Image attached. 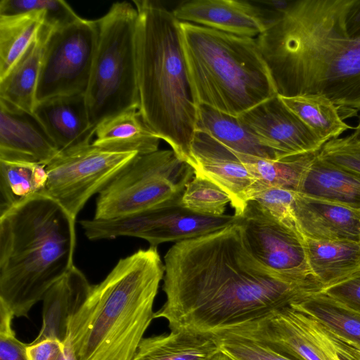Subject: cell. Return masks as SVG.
<instances>
[{
    "label": "cell",
    "mask_w": 360,
    "mask_h": 360,
    "mask_svg": "<svg viewBox=\"0 0 360 360\" xmlns=\"http://www.w3.org/2000/svg\"><path fill=\"white\" fill-rule=\"evenodd\" d=\"M297 193L360 210V175L335 166L317 154L305 172Z\"/></svg>",
    "instance_id": "7402d4cb"
},
{
    "label": "cell",
    "mask_w": 360,
    "mask_h": 360,
    "mask_svg": "<svg viewBox=\"0 0 360 360\" xmlns=\"http://www.w3.org/2000/svg\"><path fill=\"white\" fill-rule=\"evenodd\" d=\"M206 132L233 151L261 158L278 160L276 153L264 145L238 117L199 105L196 131Z\"/></svg>",
    "instance_id": "484cf974"
},
{
    "label": "cell",
    "mask_w": 360,
    "mask_h": 360,
    "mask_svg": "<svg viewBox=\"0 0 360 360\" xmlns=\"http://www.w3.org/2000/svg\"><path fill=\"white\" fill-rule=\"evenodd\" d=\"M297 193L284 188L266 187L254 192L249 200L256 201L278 220L296 224L292 206Z\"/></svg>",
    "instance_id": "d590c367"
},
{
    "label": "cell",
    "mask_w": 360,
    "mask_h": 360,
    "mask_svg": "<svg viewBox=\"0 0 360 360\" xmlns=\"http://www.w3.org/2000/svg\"><path fill=\"white\" fill-rule=\"evenodd\" d=\"M322 326L360 346V315L321 292L308 293L290 304Z\"/></svg>",
    "instance_id": "4dcf8cb0"
},
{
    "label": "cell",
    "mask_w": 360,
    "mask_h": 360,
    "mask_svg": "<svg viewBox=\"0 0 360 360\" xmlns=\"http://www.w3.org/2000/svg\"><path fill=\"white\" fill-rule=\"evenodd\" d=\"M13 313L0 303V360H29L27 344L20 341L12 327Z\"/></svg>",
    "instance_id": "8d00e7d4"
},
{
    "label": "cell",
    "mask_w": 360,
    "mask_h": 360,
    "mask_svg": "<svg viewBox=\"0 0 360 360\" xmlns=\"http://www.w3.org/2000/svg\"><path fill=\"white\" fill-rule=\"evenodd\" d=\"M98 38L97 20L79 16L51 30L44 48L36 103L58 96L85 94Z\"/></svg>",
    "instance_id": "30bf717a"
},
{
    "label": "cell",
    "mask_w": 360,
    "mask_h": 360,
    "mask_svg": "<svg viewBox=\"0 0 360 360\" xmlns=\"http://www.w3.org/2000/svg\"><path fill=\"white\" fill-rule=\"evenodd\" d=\"M304 240L308 264L321 290L360 270V243Z\"/></svg>",
    "instance_id": "cb8c5ba5"
},
{
    "label": "cell",
    "mask_w": 360,
    "mask_h": 360,
    "mask_svg": "<svg viewBox=\"0 0 360 360\" xmlns=\"http://www.w3.org/2000/svg\"><path fill=\"white\" fill-rule=\"evenodd\" d=\"M164 274L158 248L150 246L120 259L92 285L68 326L67 339L77 360H132L155 319Z\"/></svg>",
    "instance_id": "3957f363"
},
{
    "label": "cell",
    "mask_w": 360,
    "mask_h": 360,
    "mask_svg": "<svg viewBox=\"0 0 360 360\" xmlns=\"http://www.w3.org/2000/svg\"><path fill=\"white\" fill-rule=\"evenodd\" d=\"M221 332L260 341L295 360H343L323 326L291 304Z\"/></svg>",
    "instance_id": "4fadbf2b"
},
{
    "label": "cell",
    "mask_w": 360,
    "mask_h": 360,
    "mask_svg": "<svg viewBox=\"0 0 360 360\" xmlns=\"http://www.w3.org/2000/svg\"><path fill=\"white\" fill-rule=\"evenodd\" d=\"M44 23L55 27L52 15L44 10L0 15V79L25 51Z\"/></svg>",
    "instance_id": "4316f807"
},
{
    "label": "cell",
    "mask_w": 360,
    "mask_h": 360,
    "mask_svg": "<svg viewBox=\"0 0 360 360\" xmlns=\"http://www.w3.org/2000/svg\"><path fill=\"white\" fill-rule=\"evenodd\" d=\"M280 98L325 143L348 129H354L343 120L338 106L322 95L303 94Z\"/></svg>",
    "instance_id": "f546056e"
},
{
    "label": "cell",
    "mask_w": 360,
    "mask_h": 360,
    "mask_svg": "<svg viewBox=\"0 0 360 360\" xmlns=\"http://www.w3.org/2000/svg\"><path fill=\"white\" fill-rule=\"evenodd\" d=\"M139 110L150 129L193 167L197 103L184 51L180 22L160 3L134 0Z\"/></svg>",
    "instance_id": "5b68a950"
},
{
    "label": "cell",
    "mask_w": 360,
    "mask_h": 360,
    "mask_svg": "<svg viewBox=\"0 0 360 360\" xmlns=\"http://www.w3.org/2000/svg\"><path fill=\"white\" fill-rule=\"evenodd\" d=\"M212 360H231L229 359L226 355H225L221 352H219L217 353L212 359Z\"/></svg>",
    "instance_id": "7bdbcfd3"
},
{
    "label": "cell",
    "mask_w": 360,
    "mask_h": 360,
    "mask_svg": "<svg viewBox=\"0 0 360 360\" xmlns=\"http://www.w3.org/2000/svg\"><path fill=\"white\" fill-rule=\"evenodd\" d=\"M53 27L45 23L7 74L0 79V99L34 114L44 48Z\"/></svg>",
    "instance_id": "44dd1931"
},
{
    "label": "cell",
    "mask_w": 360,
    "mask_h": 360,
    "mask_svg": "<svg viewBox=\"0 0 360 360\" xmlns=\"http://www.w3.org/2000/svg\"><path fill=\"white\" fill-rule=\"evenodd\" d=\"M182 203L187 209L204 215L224 214L226 205L231 202L229 195L209 179L195 174L186 185Z\"/></svg>",
    "instance_id": "1f68e13d"
},
{
    "label": "cell",
    "mask_w": 360,
    "mask_h": 360,
    "mask_svg": "<svg viewBox=\"0 0 360 360\" xmlns=\"http://www.w3.org/2000/svg\"><path fill=\"white\" fill-rule=\"evenodd\" d=\"M92 285L75 265L46 292L42 302V325L31 343L46 339L64 342L72 316L85 302Z\"/></svg>",
    "instance_id": "ffe728a7"
},
{
    "label": "cell",
    "mask_w": 360,
    "mask_h": 360,
    "mask_svg": "<svg viewBox=\"0 0 360 360\" xmlns=\"http://www.w3.org/2000/svg\"><path fill=\"white\" fill-rule=\"evenodd\" d=\"M236 217L245 245L256 260L309 293L321 290L308 264L304 236L296 224L278 220L253 200Z\"/></svg>",
    "instance_id": "8fae6325"
},
{
    "label": "cell",
    "mask_w": 360,
    "mask_h": 360,
    "mask_svg": "<svg viewBox=\"0 0 360 360\" xmlns=\"http://www.w3.org/2000/svg\"><path fill=\"white\" fill-rule=\"evenodd\" d=\"M195 169L173 150L136 155L98 193L94 219L137 212L184 192Z\"/></svg>",
    "instance_id": "ba28073f"
},
{
    "label": "cell",
    "mask_w": 360,
    "mask_h": 360,
    "mask_svg": "<svg viewBox=\"0 0 360 360\" xmlns=\"http://www.w3.org/2000/svg\"><path fill=\"white\" fill-rule=\"evenodd\" d=\"M220 352L231 360H295L256 340L226 332L212 334Z\"/></svg>",
    "instance_id": "d6a6232c"
},
{
    "label": "cell",
    "mask_w": 360,
    "mask_h": 360,
    "mask_svg": "<svg viewBox=\"0 0 360 360\" xmlns=\"http://www.w3.org/2000/svg\"><path fill=\"white\" fill-rule=\"evenodd\" d=\"M278 159L319 152L325 143L283 102L273 96L238 116Z\"/></svg>",
    "instance_id": "5bb4252c"
},
{
    "label": "cell",
    "mask_w": 360,
    "mask_h": 360,
    "mask_svg": "<svg viewBox=\"0 0 360 360\" xmlns=\"http://www.w3.org/2000/svg\"><path fill=\"white\" fill-rule=\"evenodd\" d=\"M180 26L198 105L238 117L278 95L255 38L188 22Z\"/></svg>",
    "instance_id": "8992f818"
},
{
    "label": "cell",
    "mask_w": 360,
    "mask_h": 360,
    "mask_svg": "<svg viewBox=\"0 0 360 360\" xmlns=\"http://www.w3.org/2000/svg\"><path fill=\"white\" fill-rule=\"evenodd\" d=\"M277 94L322 95L344 117L360 111V37L345 30L341 0H297L257 38Z\"/></svg>",
    "instance_id": "7a4b0ae2"
},
{
    "label": "cell",
    "mask_w": 360,
    "mask_h": 360,
    "mask_svg": "<svg viewBox=\"0 0 360 360\" xmlns=\"http://www.w3.org/2000/svg\"><path fill=\"white\" fill-rule=\"evenodd\" d=\"M137 21L134 4L126 1L114 3L97 19L98 43L85 93L94 128L109 117L139 108Z\"/></svg>",
    "instance_id": "52a82bcc"
},
{
    "label": "cell",
    "mask_w": 360,
    "mask_h": 360,
    "mask_svg": "<svg viewBox=\"0 0 360 360\" xmlns=\"http://www.w3.org/2000/svg\"><path fill=\"white\" fill-rule=\"evenodd\" d=\"M319 152L278 160L235 153L255 180L251 196L254 192L266 187H280L297 192L305 172Z\"/></svg>",
    "instance_id": "83f0119b"
},
{
    "label": "cell",
    "mask_w": 360,
    "mask_h": 360,
    "mask_svg": "<svg viewBox=\"0 0 360 360\" xmlns=\"http://www.w3.org/2000/svg\"><path fill=\"white\" fill-rule=\"evenodd\" d=\"M164 262L166 301L154 318L167 320L170 330L212 335L263 318L309 293L256 260L237 221L175 243Z\"/></svg>",
    "instance_id": "6da1fadb"
},
{
    "label": "cell",
    "mask_w": 360,
    "mask_h": 360,
    "mask_svg": "<svg viewBox=\"0 0 360 360\" xmlns=\"http://www.w3.org/2000/svg\"><path fill=\"white\" fill-rule=\"evenodd\" d=\"M34 115L60 152L92 143L96 128L91 124L84 94L58 96L37 103Z\"/></svg>",
    "instance_id": "d6986e66"
},
{
    "label": "cell",
    "mask_w": 360,
    "mask_h": 360,
    "mask_svg": "<svg viewBox=\"0 0 360 360\" xmlns=\"http://www.w3.org/2000/svg\"><path fill=\"white\" fill-rule=\"evenodd\" d=\"M343 24L352 37H360V0H341Z\"/></svg>",
    "instance_id": "ab89813d"
},
{
    "label": "cell",
    "mask_w": 360,
    "mask_h": 360,
    "mask_svg": "<svg viewBox=\"0 0 360 360\" xmlns=\"http://www.w3.org/2000/svg\"><path fill=\"white\" fill-rule=\"evenodd\" d=\"M172 13L179 22L255 39L269 25L264 11L254 1H186L178 4Z\"/></svg>",
    "instance_id": "2e32d148"
},
{
    "label": "cell",
    "mask_w": 360,
    "mask_h": 360,
    "mask_svg": "<svg viewBox=\"0 0 360 360\" xmlns=\"http://www.w3.org/2000/svg\"><path fill=\"white\" fill-rule=\"evenodd\" d=\"M57 360H77L72 347L68 339L64 342L63 349Z\"/></svg>",
    "instance_id": "b9f144b4"
},
{
    "label": "cell",
    "mask_w": 360,
    "mask_h": 360,
    "mask_svg": "<svg viewBox=\"0 0 360 360\" xmlns=\"http://www.w3.org/2000/svg\"><path fill=\"white\" fill-rule=\"evenodd\" d=\"M355 313H356V312H355ZM356 314H357V313H356ZM359 314V315H360V314Z\"/></svg>",
    "instance_id": "f6af8a7d"
},
{
    "label": "cell",
    "mask_w": 360,
    "mask_h": 360,
    "mask_svg": "<svg viewBox=\"0 0 360 360\" xmlns=\"http://www.w3.org/2000/svg\"><path fill=\"white\" fill-rule=\"evenodd\" d=\"M354 129H355L354 131L356 132H357L360 135V114H359V116L358 124H357V126L356 127H354Z\"/></svg>",
    "instance_id": "ee69618b"
},
{
    "label": "cell",
    "mask_w": 360,
    "mask_h": 360,
    "mask_svg": "<svg viewBox=\"0 0 360 360\" xmlns=\"http://www.w3.org/2000/svg\"><path fill=\"white\" fill-rule=\"evenodd\" d=\"M136 155L92 143L60 152L46 166L48 180L42 193L76 219L89 199L99 193Z\"/></svg>",
    "instance_id": "7c38bea8"
},
{
    "label": "cell",
    "mask_w": 360,
    "mask_h": 360,
    "mask_svg": "<svg viewBox=\"0 0 360 360\" xmlns=\"http://www.w3.org/2000/svg\"><path fill=\"white\" fill-rule=\"evenodd\" d=\"M47 180L45 165L0 160V214L42 193Z\"/></svg>",
    "instance_id": "f1b7e54d"
},
{
    "label": "cell",
    "mask_w": 360,
    "mask_h": 360,
    "mask_svg": "<svg viewBox=\"0 0 360 360\" xmlns=\"http://www.w3.org/2000/svg\"><path fill=\"white\" fill-rule=\"evenodd\" d=\"M323 328L343 360H360V346L358 344L335 333L324 326Z\"/></svg>",
    "instance_id": "60d3db41"
},
{
    "label": "cell",
    "mask_w": 360,
    "mask_h": 360,
    "mask_svg": "<svg viewBox=\"0 0 360 360\" xmlns=\"http://www.w3.org/2000/svg\"><path fill=\"white\" fill-rule=\"evenodd\" d=\"M92 143L117 152L146 155L157 151L161 140L134 108L109 117L96 128Z\"/></svg>",
    "instance_id": "603a6c76"
},
{
    "label": "cell",
    "mask_w": 360,
    "mask_h": 360,
    "mask_svg": "<svg viewBox=\"0 0 360 360\" xmlns=\"http://www.w3.org/2000/svg\"><path fill=\"white\" fill-rule=\"evenodd\" d=\"M75 219L39 193L0 214V303L27 317L73 266Z\"/></svg>",
    "instance_id": "277c9868"
},
{
    "label": "cell",
    "mask_w": 360,
    "mask_h": 360,
    "mask_svg": "<svg viewBox=\"0 0 360 360\" xmlns=\"http://www.w3.org/2000/svg\"><path fill=\"white\" fill-rule=\"evenodd\" d=\"M184 193V192H183ZM183 193L148 209L109 219H84L80 224L91 240L131 236L158 247L165 242H181L229 226L238 220L229 214L209 216L194 212L182 203Z\"/></svg>",
    "instance_id": "9c48e42d"
},
{
    "label": "cell",
    "mask_w": 360,
    "mask_h": 360,
    "mask_svg": "<svg viewBox=\"0 0 360 360\" xmlns=\"http://www.w3.org/2000/svg\"><path fill=\"white\" fill-rule=\"evenodd\" d=\"M195 174L220 186L231 198L234 215L243 214L255 180L237 154L201 131H195L191 148Z\"/></svg>",
    "instance_id": "9a60e30c"
},
{
    "label": "cell",
    "mask_w": 360,
    "mask_h": 360,
    "mask_svg": "<svg viewBox=\"0 0 360 360\" xmlns=\"http://www.w3.org/2000/svg\"><path fill=\"white\" fill-rule=\"evenodd\" d=\"M219 352L211 334L172 330L143 338L132 360H212Z\"/></svg>",
    "instance_id": "d4e9b609"
},
{
    "label": "cell",
    "mask_w": 360,
    "mask_h": 360,
    "mask_svg": "<svg viewBox=\"0 0 360 360\" xmlns=\"http://www.w3.org/2000/svg\"><path fill=\"white\" fill-rule=\"evenodd\" d=\"M292 208L296 226L304 238L360 243V210L299 193Z\"/></svg>",
    "instance_id": "ac0fdd59"
},
{
    "label": "cell",
    "mask_w": 360,
    "mask_h": 360,
    "mask_svg": "<svg viewBox=\"0 0 360 360\" xmlns=\"http://www.w3.org/2000/svg\"><path fill=\"white\" fill-rule=\"evenodd\" d=\"M318 156L329 163L360 175V135L355 131L327 141Z\"/></svg>",
    "instance_id": "836d02e7"
},
{
    "label": "cell",
    "mask_w": 360,
    "mask_h": 360,
    "mask_svg": "<svg viewBox=\"0 0 360 360\" xmlns=\"http://www.w3.org/2000/svg\"><path fill=\"white\" fill-rule=\"evenodd\" d=\"M321 292L346 308L360 314V270Z\"/></svg>",
    "instance_id": "74e56055"
},
{
    "label": "cell",
    "mask_w": 360,
    "mask_h": 360,
    "mask_svg": "<svg viewBox=\"0 0 360 360\" xmlns=\"http://www.w3.org/2000/svg\"><path fill=\"white\" fill-rule=\"evenodd\" d=\"M47 11L52 15L56 27L78 17L70 5L63 0H1L0 15H13L37 11Z\"/></svg>",
    "instance_id": "e575fe53"
},
{
    "label": "cell",
    "mask_w": 360,
    "mask_h": 360,
    "mask_svg": "<svg viewBox=\"0 0 360 360\" xmlns=\"http://www.w3.org/2000/svg\"><path fill=\"white\" fill-rule=\"evenodd\" d=\"M64 347V342L56 339H46L27 344L29 360H57Z\"/></svg>",
    "instance_id": "f35d334b"
},
{
    "label": "cell",
    "mask_w": 360,
    "mask_h": 360,
    "mask_svg": "<svg viewBox=\"0 0 360 360\" xmlns=\"http://www.w3.org/2000/svg\"><path fill=\"white\" fill-rule=\"evenodd\" d=\"M59 153L34 114L0 99V160L46 166Z\"/></svg>",
    "instance_id": "e0dca14e"
}]
</instances>
